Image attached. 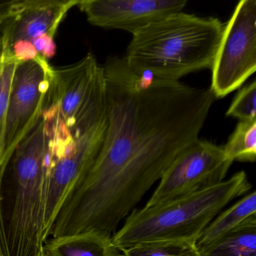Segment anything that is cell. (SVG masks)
I'll use <instances>...</instances> for the list:
<instances>
[{"mask_svg": "<svg viewBox=\"0 0 256 256\" xmlns=\"http://www.w3.org/2000/svg\"><path fill=\"white\" fill-rule=\"evenodd\" d=\"M100 66L90 53L72 66L54 68L46 100L56 106L70 132L90 96Z\"/></svg>", "mask_w": 256, "mask_h": 256, "instance_id": "11", "label": "cell"}, {"mask_svg": "<svg viewBox=\"0 0 256 256\" xmlns=\"http://www.w3.org/2000/svg\"><path fill=\"white\" fill-rule=\"evenodd\" d=\"M53 72L49 61L42 59L16 65L0 152V186L14 150L42 115Z\"/></svg>", "mask_w": 256, "mask_h": 256, "instance_id": "8", "label": "cell"}, {"mask_svg": "<svg viewBox=\"0 0 256 256\" xmlns=\"http://www.w3.org/2000/svg\"><path fill=\"white\" fill-rule=\"evenodd\" d=\"M196 246L200 256H256V214L214 240Z\"/></svg>", "mask_w": 256, "mask_h": 256, "instance_id": "13", "label": "cell"}, {"mask_svg": "<svg viewBox=\"0 0 256 256\" xmlns=\"http://www.w3.org/2000/svg\"><path fill=\"white\" fill-rule=\"evenodd\" d=\"M120 252L122 256H200L196 242L185 240L144 242Z\"/></svg>", "mask_w": 256, "mask_h": 256, "instance_id": "16", "label": "cell"}, {"mask_svg": "<svg viewBox=\"0 0 256 256\" xmlns=\"http://www.w3.org/2000/svg\"><path fill=\"white\" fill-rule=\"evenodd\" d=\"M0 256H6L4 234H2V196H1V186H0Z\"/></svg>", "mask_w": 256, "mask_h": 256, "instance_id": "19", "label": "cell"}, {"mask_svg": "<svg viewBox=\"0 0 256 256\" xmlns=\"http://www.w3.org/2000/svg\"><path fill=\"white\" fill-rule=\"evenodd\" d=\"M232 164L222 146L196 139L170 163L145 206L160 204L220 184L224 180Z\"/></svg>", "mask_w": 256, "mask_h": 256, "instance_id": "9", "label": "cell"}, {"mask_svg": "<svg viewBox=\"0 0 256 256\" xmlns=\"http://www.w3.org/2000/svg\"><path fill=\"white\" fill-rule=\"evenodd\" d=\"M0 64H1V56H0Z\"/></svg>", "mask_w": 256, "mask_h": 256, "instance_id": "21", "label": "cell"}, {"mask_svg": "<svg viewBox=\"0 0 256 256\" xmlns=\"http://www.w3.org/2000/svg\"><path fill=\"white\" fill-rule=\"evenodd\" d=\"M37 256H44V253H43L42 250V251L40 252V253H38V254Z\"/></svg>", "mask_w": 256, "mask_h": 256, "instance_id": "20", "label": "cell"}, {"mask_svg": "<svg viewBox=\"0 0 256 256\" xmlns=\"http://www.w3.org/2000/svg\"><path fill=\"white\" fill-rule=\"evenodd\" d=\"M223 150L230 161L254 162L256 160V120L240 121Z\"/></svg>", "mask_w": 256, "mask_h": 256, "instance_id": "15", "label": "cell"}, {"mask_svg": "<svg viewBox=\"0 0 256 256\" xmlns=\"http://www.w3.org/2000/svg\"><path fill=\"white\" fill-rule=\"evenodd\" d=\"M1 56L0 64V152L2 148L6 119L11 94L12 82L17 62L6 56Z\"/></svg>", "mask_w": 256, "mask_h": 256, "instance_id": "18", "label": "cell"}, {"mask_svg": "<svg viewBox=\"0 0 256 256\" xmlns=\"http://www.w3.org/2000/svg\"><path fill=\"white\" fill-rule=\"evenodd\" d=\"M108 124L101 149L55 216L64 235H112L176 156L198 138L216 98L210 89L133 70L125 56L102 66Z\"/></svg>", "mask_w": 256, "mask_h": 256, "instance_id": "1", "label": "cell"}, {"mask_svg": "<svg viewBox=\"0 0 256 256\" xmlns=\"http://www.w3.org/2000/svg\"><path fill=\"white\" fill-rule=\"evenodd\" d=\"M110 235L90 230L71 236L48 238L42 252L46 256H122Z\"/></svg>", "mask_w": 256, "mask_h": 256, "instance_id": "12", "label": "cell"}, {"mask_svg": "<svg viewBox=\"0 0 256 256\" xmlns=\"http://www.w3.org/2000/svg\"><path fill=\"white\" fill-rule=\"evenodd\" d=\"M78 0L0 2V54L18 62L48 61L56 54L55 36Z\"/></svg>", "mask_w": 256, "mask_h": 256, "instance_id": "5", "label": "cell"}, {"mask_svg": "<svg viewBox=\"0 0 256 256\" xmlns=\"http://www.w3.org/2000/svg\"><path fill=\"white\" fill-rule=\"evenodd\" d=\"M252 188L244 170L220 184L169 202L133 210L112 236L120 250L155 241L196 242L205 228L234 199Z\"/></svg>", "mask_w": 256, "mask_h": 256, "instance_id": "4", "label": "cell"}, {"mask_svg": "<svg viewBox=\"0 0 256 256\" xmlns=\"http://www.w3.org/2000/svg\"><path fill=\"white\" fill-rule=\"evenodd\" d=\"M224 25L216 18L172 14L133 34L126 60L139 72L178 82L211 68Z\"/></svg>", "mask_w": 256, "mask_h": 256, "instance_id": "3", "label": "cell"}, {"mask_svg": "<svg viewBox=\"0 0 256 256\" xmlns=\"http://www.w3.org/2000/svg\"><path fill=\"white\" fill-rule=\"evenodd\" d=\"M48 169V133L42 115L14 150L1 185L6 256H37L42 250Z\"/></svg>", "mask_w": 256, "mask_h": 256, "instance_id": "2", "label": "cell"}, {"mask_svg": "<svg viewBox=\"0 0 256 256\" xmlns=\"http://www.w3.org/2000/svg\"><path fill=\"white\" fill-rule=\"evenodd\" d=\"M107 124V104L80 118L70 130L72 140L65 154L49 164L44 206V242L68 188L96 158L104 140Z\"/></svg>", "mask_w": 256, "mask_h": 256, "instance_id": "7", "label": "cell"}, {"mask_svg": "<svg viewBox=\"0 0 256 256\" xmlns=\"http://www.w3.org/2000/svg\"><path fill=\"white\" fill-rule=\"evenodd\" d=\"M254 214H256V192L252 191L214 218L202 232L196 241V245L208 244Z\"/></svg>", "mask_w": 256, "mask_h": 256, "instance_id": "14", "label": "cell"}, {"mask_svg": "<svg viewBox=\"0 0 256 256\" xmlns=\"http://www.w3.org/2000/svg\"><path fill=\"white\" fill-rule=\"evenodd\" d=\"M210 70V90L216 100L240 88L256 72V0L238 2L224 25Z\"/></svg>", "mask_w": 256, "mask_h": 256, "instance_id": "6", "label": "cell"}, {"mask_svg": "<svg viewBox=\"0 0 256 256\" xmlns=\"http://www.w3.org/2000/svg\"><path fill=\"white\" fill-rule=\"evenodd\" d=\"M256 104V82L253 80L236 94L226 112V116H232L240 121L254 120Z\"/></svg>", "mask_w": 256, "mask_h": 256, "instance_id": "17", "label": "cell"}, {"mask_svg": "<svg viewBox=\"0 0 256 256\" xmlns=\"http://www.w3.org/2000/svg\"><path fill=\"white\" fill-rule=\"evenodd\" d=\"M186 4L185 0H78L76 6L94 26L133 34L150 24L182 12Z\"/></svg>", "mask_w": 256, "mask_h": 256, "instance_id": "10", "label": "cell"}]
</instances>
